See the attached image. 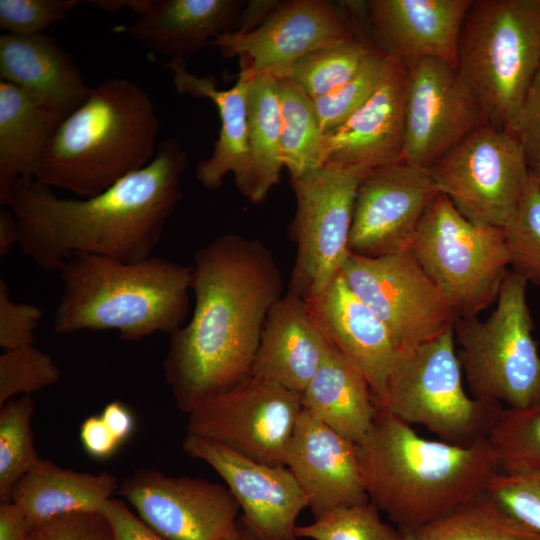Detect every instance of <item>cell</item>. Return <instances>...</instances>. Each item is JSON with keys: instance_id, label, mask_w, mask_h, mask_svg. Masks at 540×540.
Here are the masks:
<instances>
[{"instance_id": "6da1fadb", "label": "cell", "mask_w": 540, "mask_h": 540, "mask_svg": "<svg viewBox=\"0 0 540 540\" xmlns=\"http://www.w3.org/2000/svg\"><path fill=\"white\" fill-rule=\"evenodd\" d=\"M195 305L170 335L164 376L189 414L251 377L269 311L283 296L278 265L259 240L224 234L194 256Z\"/></svg>"}, {"instance_id": "7a4b0ae2", "label": "cell", "mask_w": 540, "mask_h": 540, "mask_svg": "<svg viewBox=\"0 0 540 540\" xmlns=\"http://www.w3.org/2000/svg\"><path fill=\"white\" fill-rule=\"evenodd\" d=\"M187 163V151L169 137L158 143L148 165L90 198H59L47 185L25 182L9 205L19 228L18 246L46 271H57L78 253L124 263L146 260L182 198Z\"/></svg>"}, {"instance_id": "3957f363", "label": "cell", "mask_w": 540, "mask_h": 540, "mask_svg": "<svg viewBox=\"0 0 540 540\" xmlns=\"http://www.w3.org/2000/svg\"><path fill=\"white\" fill-rule=\"evenodd\" d=\"M356 445L369 501L401 532L485 493L499 473L488 439L469 447L427 440L380 407Z\"/></svg>"}, {"instance_id": "277c9868", "label": "cell", "mask_w": 540, "mask_h": 540, "mask_svg": "<svg viewBox=\"0 0 540 540\" xmlns=\"http://www.w3.org/2000/svg\"><path fill=\"white\" fill-rule=\"evenodd\" d=\"M159 127L144 89L107 78L60 123L34 180L80 197L96 196L152 161Z\"/></svg>"}, {"instance_id": "5b68a950", "label": "cell", "mask_w": 540, "mask_h": 540, "mask_svg": "<svg viewBox=\"0 0 540 540\" xmlns=\"http://www.w3.org/2000/svg\"><path fill=\"white\" fill-rule=\"evenodd\" d=\"M63 293L54 331L117 330L125 341L173 334L184 325L193 268L150 257L135 263L78 253L59 266Z\"/></svg>"}, {"instance_id": "8992f818", "label": "cell", "mask_w": 540, "mask_h": 540, "mask_svg": "<svg viewBox=\"0 0 540 540\" xmlns=\"http://www.w3.org/2000/svg\"><path fill=\"white\" fill-rule=\"evenodd\" d=\"M540 68V0H473L457 71L488 122L507 130Z\"/></svg>"}, {"instance_id": "52a82bcc", "label": "cell", "mask_w": 540, "mask_h": 540, "mask_svg": "<svg viewBox=\"0 0 540 540\" xmlns=\"http://www.w3.org/2000/svg\"><path fill=\"white\" fill-rule=\"evenodd\" d=\"M378 406L409 425L426 427L443 442L463 447L486 440L504 409L465 392L454 327L403 352Z\"/></svg>"}, {"instance_id": "ba28073f", "label": "cell", "mask_w": 540, "mask_h": 540, "mask_svg": "<svg viewBox=\"0 0 540 540\" xmlns=\"http://www.w3.org/2000/svg\"><path fill=\"white\" fill-rule=\"evenodd\" d=\"M527 285L508 271L489 318H458L454 325L472 396L512 409L540 404V355L532 336Z\"/></svg>"}, {"instance_id": "9c48e42d", "label": "cell", "mask_w": 540, "mask_h": 540, "mask_svg": "<svg viewBox=\"0 0 540 540\" xmlns=\"http://www.w3.org/2000/svg\"><path fill=\"white\" fill-rule=\"evenodd\" d=\"M410 249L459 318L476 317L497 300L510 266L503 229L468 220L442 193Z\"/></svg>"}, {"instance_id": "30bf717a", "label": "cell", "mask_w": 540, "mask_h": 540, "mask_svg": "<svg viewBox=\"0 0 540 540\" xmlns=\"http://www.w3.org/2000/svg\"><path fill=\"white\" fill-rule=\"evenodd\" d=\"M440 193L468 220L504 229L530 181V166L515 138L489 122L464 137L429 167Z\"/></svg>"}, {"instance_id": "8fae6325", "label": "cell", "mask_w": 540, "mask_h": 540, "mask_svg": "<svg viewBox=\"0 0 540 540\" xmlns=\"http://www.w3.org/2000/svg\"><path fill=\"white\" fill-rule=\"evenodd\" d=\"M367 172L324 165L290 177L296 199L290 236L297 250L288 290L304 300L318 295L340 273L350 253L356 195Z\"/></svg>"}, {"instance_id": "7c38bea8", "label": "cell", "mask_w": 540, "mask_h": 540, "mask_svg": "<svg viewBox=\"0 0 540 540\" xmlns=\"http://www.w3.org/2000/svg\"><path fill=\"white\" fill-rule=\"evenodd\" d=\"M340 272L404 352L438 338L459 318L410 247L376 258L350 252Z\"/></svg>"}, {"instance_id": "4fadbf2b", "label": "cell", "mask_w": 540, "mask_h": 540, "mask_svg": "<svg viewBox=\"0 0 540 540\" xmlns=\"http://www.w3.org/2000/svg\"><path fill=\"white\" fill-rule=\"evenodd\" d=\"M302 410L300 394L251 376L192 410L187 434L260 463L285 466L287 446Z\"/></svg>"}, {"instance_id": "5bb4252c", "label": "cell", "mask_w": 540, "mask_h": 540, "mask_svg": "<svg viewBox=\"0 0 540 540\" xmlns=\"http://www.w3.org/2000/svg\"><path fill=\"white\" fill-rule=\"evenodd\" d=\"M351 22L324 0L279 2L248 31L216 37L211 46L227 58H239V74L248 79L282 74L297 59L357 37Z\"/></svg>"}, {"instance_id": "9a60e30c", "label": "cell", "mask_w": 540, "mask_h": 540, "mask_svg": "<svg viewBox=\"0 0 540 540\" xmlns=\"http://www.w3.org/2000/svg\"><path fill=\"white\" fill-rule=\"evenodd\" d=\"M117 494L164 540H220L234 531L241 515L226 484L150 468L125 477Z\"/></svg>"}, {"instance_id": "2e32d148", "label": "cell", "mask_w": 540, "mask_h": 540, "mask_svg": "<svg viewBox=\"0 0 540 540\" xmlns=\"http://www.w3.org/2000/svg\"><path fill=\"white\" fill-rule=\"evenodd\" d=\"M406 66L402 160L429 168L488 119L455 67L438 59H421Z\"/></svg>"}, {"instance_id": "e0dca14e", "label": "cell", "mask_w": 540, "mask_h": 540, "mask_svg": "<svg viewBox=\"0 0 540 540\" xmlns=\"http://www.w3.org/2000/svg\"><path fill=\"white\" fill-rule=\"evenodd\" d=\"M439 193L429 168L404 160L368 171L356 195L349 251L376 258L410 247Z\"/></svg>"}, {"instance_id": "ac0fdd59", "label": "cell", "mask_w": 540, "mask_h": 540, "mask_svg": "<svg viewBox=\"0 0 540 540\" xmlns=\"http://www.w3.org/2000/svg\"><path fill=\"white\" fill-rule=\"evenodd\" d=\"M130 8L137 14L131 25L114 27L148 49L185 59L219 35L248 31L258 26L270 10L267 1L244 0H122L108 1L107 10Z\"/></svg>"}, {"instance_id": "d6986e66", "label": "cell", "mask_w": 540, "mask_h": 540, "mask_svg": "<svg viewBox=\"0 0 540 540\" xmlns=\"http://www.w3.org/2000/svg\"><path fill=\"white\" fill-rule=\"evenodd\" d=\"M182 449L219 474L252 528L275 540L297 539L296 520L308 508V499L286 466L254 461L191 434H186Z\"/></svg>"}, {"instance_id": "ffe728a7", "label": "cell", "mask_w": 540, "mask_h": 540, "mask_svg": "<svg viewBox=\"0 0 540 540\" xmlns=\"http://www.w3.org/2000/svg\"><path fill=\"white\" fill-rule=\"evenodd\" d=\"M390 56L378 87L347 120L324 134L322 166L366 171L402 160L407 66Z\"/></svg>"}, {"instance_id": "44dd1931", "label": "cell", "mask_w": 540, "mask_h": 540, "mask_svg": "<svg viewBox=\"0 0 540 540\" xmlns=\"http://www.w3.org/2000/svg\"><path fill=\"white\" fill-rule=\"evenodd\" d=\"M284 464L306 495L315 519L339 507L369 502L356 443L304 408L289 440Z\"/></svg>"}, {"instance_id": "7402d4cb", "label": "cell", "mask_w": 540, "mask_h": 540, "mask_svg": "<svg viewBox=\"0 0 540 540\" xmlns=\"http://www.w3.org/2000/svg\"><path fill=\"white\" fill-rule=\"evenodd\" d=\"M305 301L328 343L364 375L379 405L404 352L390 330L352 291L341 272Z\"/></svg>"}, {"instance_id": "603a6c76", "label": "cell", "mask_w": 540, "mask_h": 540, "mask_svg": "<svg viewBox=\"0 0 540 540\" xmlns=\"http://www.w3.org/2000/svg\"><path fill=\"white\" fill-rule=\"evenodd\" d=\"M473 0H371L361 4L379 48L408 65L438 59L457 69L459 41Z\"/></svg>"}, {"instance_id": "cb8c5ba5", "label": "cell", "mask_w": 540, "mask_h": 540, "mask_svg": "<svg viewBox=\"0 0 540 540\" xmlns=\"http://www.w3.org/2000/svg\"><path fill=\"white\" fill-rule=\"evenodd\" d=\"M185 59H171L166 66L179 94L209 99L217 108L220 130L209 158L195 167V177L205 188L219 189L232 174L239 192L248 199L251 188L248 147V89L251 79L238 74L229 89H219L211 75L197 76L186 69Z\"/></svg>"}, {"instance_id": "d4e9b609", "label": "cell", "mask_w": 540, "mask_h": 540, "mask_svg": "<svg viewBox=\"0 0 540 540\" xmlns=\"http://www.w3.org/2000/svg\"><path fill=\"white\" fill-rule=\"evenodd\" d=\"M328 347L306 301L288 290L268 313L251 376L301 395Z\"/></svg>"}, {"instance_id": "484cf974", "label": "cell", "mask_w": 540, "mask_h": 540, "mask_svg": "<svg viewBox=\"0 0 540 540\" xmlns=\"http://www.w3.org/2000/svg\"><path fill=\"white\" fill-rule=\"evenodd\" d=\"M0 79L66 117L91 92L70 54L43 33L0 36Z\"/></svg>"}, {"instance_id": "4316f807", "label": "cell", "mask_w": 540, "mask_h": 540, "mask_svg": "<svg viewBox=\"0 0 540 540\" xmlns=\"http://www.w3.org/2000/svg\"><path fill=\"white\" fill-rule=\"evenodd\" d=\"M66 116L21 88L0 82V205L9 207L23 183L34 180L40 159Z\"/></svg>"}, {"instance_id": "83f0119b", "label": "cell", "mask_w": 540, "mask_h": 540, "mask_svg": "<svg viewBox=\"0 0 540 540\" xmlns=\"http://www.w3.org/2000/svg\"><path fill=\"white\" fill-rule=\"evenodd\" d=\"M301 402L305 410L356 444L370 431L379 409L364 375L330 344Z\"/></svg>"}, {"instance_id": "f1b7e54d", "label": "cell", "mask_w": 540, "mask_h": 540, "mask_svg": "<svg viewBox=\"0 0 540 540\" xmlns=\"http://www.w3.org/2000/svg\"><path fill=\"white\" fill-rule=\"evenodd\" d=\"M118 487L108 472L73 471L41 458L15 484L10 501L35 525L65 514L101 512Z\"/></svg>"}, {"instance_id": "f546056e", "label": "cell", "mask_w": 540, "mask_h": 540, "mask_svg": "<svg viewBox=\"0 0 540 540\" xmlns=\"http://www.w3.org/2000/svg\"><path fill=\"white\" fill-rule=\"evenodd\" d=\"M248 147L251 188L248 199L264 201L284 167L277 80L270 74L251 79L248 89Z\"/></svg>"}, {"instance_id": "4dcf8cb0", "label": "cell", "mask_w": 540, "mask_h": 540, "mask_svg": "<svg viewBox=\"0 0 540 540\" xmlns=\"http://www.w3.org/2000/svg\"><path fill=\"white\" fill-rule=\"evenodd\" d=\"M406 540H540L489 495H478L447 514L402 532Z\"/></svg>"}, {"instance_id": "1f68e13d", "label": "cell", "mask_w": 540, "mask_h": 540, "mask_svg": "<svg viewBox=\"0 0 540 540\" xmlns=\"http://www.w3.org/2000/svg\"><path fill=\"white\" fill-rule=\"evenodd\" d=\"M280 106L281 152L290 177L322 166L324 133L314 100L288 77H277Z\"/></svg>"}, {"instance_id": "d6a6232c", "label": "cell", "mask_w": 540, "mask_h": 540, "mask_svg": "<svg viewBox=\"0 0 540 540\" xmlns=\"http://www.w3.org/2000/svg\"><path fill=\"white\" fill-rule=\"evenodd\" d=\"M379 52L382 50L377 44L357 35L353 40L313 51L297 59L277 77H288L316 100L348 82Z\"/></svg>"}, {"instance_id": "836d02e7", "label": "cell", "mask_w": 540, "mask_h": 540, "mask_svg": "<svg viewBox=\"0 0 540 540\" xmlns=\"http://www.w3.org/2000/svg\"><path fill=\"white\" fill-rule=\"evenodd\" d=\"M35 404L30 395L11 399L0 406V500H11L20 478L41 459L31 427Z\"/></svg>"}, {"instance_id": "e575fe53", "label": "cell", "mask_w": 540, "mask_h": 540, "mask_svg": "<svg viewBox=\"0 0 540 540\" xmlns=\"http://www.w3.org/2000/svg\"><path fill=\"white\" fill-rule=\"evenodd\" d=\"M499 473L540 470V404L502 410L488 436Z\"/></svg>"}, {"instance_id": "d590c367", "label": "cell", "mask_w": 540, "mask_h": 540, "mask_svg": "<svg viewBox=\"0 0 540 540\" xmlns=\"http://www.w3.org/2000/svg\"><path fill=\"white\" fill-rule=\"evenodd\" d=\"M296 538L311 540H406L403 533L382 521L380 510L372 502L339 507L296 526Z\"/></svg>"}, {"instance_id": "8d00e7d4", "label": "cell", "mask_w": 540, "mask_h": 540, "mask_svg": "<svg viewBox=\"0 0 540 540\" xmlns=\"http://www.w3.org/2000/svg\"><path fill=\"white\" fill-rule=\"evenodd\" d=\"M503 232L512 271L540 287V188L531 176L519 209Z\"/></svg>"}, {"instance_id": "74e56055", "label": "cell", "mask_w": 540, "mask_h": 540, "mask_svg": "<svg viewBox=\"0 0 540 540\" xmlns=\"http://www.w3.org/2000/svg\"><path fill=\"white\" fill-rule=\"evenodd\" d=\"M62 377L53 359L34 345L0 355V406L21 394L31 395L57 384Z\"/></svg>"}, {"instance_id": "f35d334b", "label": "cell", "mask_w": 540, "mask_h": 540, "mask_svg": "<svg viewBox=\"0 0 540 540\" xmlns=\"http://www.w3.org/2000/svg\"><path fill=\"white\" fill-rule=\"evenodd\" d=\"M389 59L390 56L383 51L375 54L348 82L314 100L324 134L342 124L367 101L382 80Z\"/></svg>"}, {"instance_id": "ab89813d", "label": "cell", "mask_w": 540, "mask_h": 540, "mask_svg": "<svg viewBox=\"0 0 540 540\" xmlns=\"http://www.w3.org/2000/svg\"><path fill=\"white\" fill-rule=\"evenodd\" d=\"M486 494L509 515L540 533V470L498 473Z\"/></svg>"}, {"instance_id": "60d3db41", "label": "cell", "mask_w": 540, "mask_h": 540, "mask_svg": "<svg viewBox=\"0 0 540 540\" xmlns=\"http://www.w3.org/2000/svg\"><path fill=\"white\" fill-rule=\"evenodd\" d=\"M77 0H0V29L8 34L33 36L64 20Z\"/></svg>"}, {"instance_id": "b9f144b4", "label": "cell", "mask_w": 540, "mask_h": 540, "mask_svg": "<svg viewBox=\"0 0 540 540\" xmlns=\"http://www.w3.org/2000/svg\"><path fill=\"white\" fill-rule=\"evenodd\" d=\"M30 540H113V534L102 512H79L33 525Z\"/></svg>"}, {"instance_id": "7bdbcfd3", "label": "cell", "mask_w": 540, "mask_h": 540, "mask_svg": "<svg viewBox=\"0 0 540 540\" xmlns=\"http://www.w3.org/2000/svg\"><path fill=\"white\" fill-rule=\"evenodd\" d=\"M42 316L34 305L13 302L7 282L0 279V347L4 351L34 345V331Z\"/></svg>"}, {"instance_id": "ee69618b", "label": "cell", "mask_w": 540, "mask_h": 540, "mask_svg": "<svg viewBox=\"0 0 540 540\" xmlns=\"http://www.w3.org/2000/svg\"><path fill=\"white\" fill-rule=\"evenodd\" d=\"M506 131L518 142L530 167L540 162V68Z\"/></svg>"}, {"instance_id": "f6af8a7d", "label": "cell", "mask_w": 540, "mask_h": 540, "mask_svg": "<svg viewBox=\"0 0 540 540\" xmlns=\"http://www.w3.org/2000/svg\"><path fill=\"white\" fill-rule=\"evenodd\" d=\"M101 512L110 524L113 540H164L121 501L110 499Z\"/></svg>"}, {"instance_id": "bcb514c9", "label": "cell", "mask_w": 540, "mask_h": 540, "mask_svg": "<svg viewBox=\"0 0 540 540\" xmlns=\"http://www.w3.org/2000/svg\"><path fill=\"white\" fill-rule=\"evenodd\" d=\"M79 435L86 453L99 460L111 457L121 445L100 415L86 418Z\"/></svg>"}, {"instance_id": "7dc6e473", "label": "cell", "mask_w": 540, "mask_h": 540, "mask_svg": "<svg viewBox=\"0 0 540 540\" xmlns=\"http://www.w3.org/2000/svg\"><path fill=\"white\" fill-rule=\"evenodd\" d=\"M33 524L12 501L0 503V540H30Z\"/></svg>"}, {"instance_id": "c3c4849f", "label": "cell", "mask_w": 540, "mask_h": 540, "mask_svg": "<svg viewBox=\"0 0 540 540\" xmlns=\"http://www.w3.org/2000/svg\"><path fill=\"white\" fill-rule=\"evenodd\" d=\"M100 416L121 444L132 435L135 419L131 410L124 403L117 400L108 403Z\"/></svg>"}, {"instance_id": "681fc988", "label": "cell", "mask_w": 540, "mask_h": 540, "mask_svg": "<svg viewBox=\"0 0 540 540\" xmlns=\"http://www.w3.org/2000/svg\"><path fill=\"white\" fill-rule=\"evenodd\" d=\"M19 242L17 220L9 207L0 211V256L5 257L11 248Z\"/></svg>"}, {"instance_id": "f907efd6", "label": "cell", "mask_w": 540, "mask_h": 540, "mask_svg": "<svg viewBox=\"0 0 540 540\" xmlns=\"http://www.w3.org/2000/svg\"><path fill=\"white\" fill-rule=\"evenodd\" d=\"M220 540H275L266 537L252 528L240 515L232 533Z\"/></svg>"}, {"instance_id": "816d5d0a", "label": "cell", "mask_w": 540, "mask_h": 540, "mask_svg": "<svg viewBox=\"0 0 540 540\" xmlns=\"http://www.w3.org/2000/svg\"><path fill=\"white\" fill-rule=\"evenodd\" d=\"M530 176L540 188V162L530 167Z\"/></svg>"}]
</instances>
